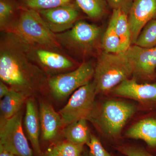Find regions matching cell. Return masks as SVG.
<instances>
[{
	"label": "cell",
	"instance_id": "cell-1",
	"mask_svg": "<svg viewBox=\"0 0 156 156\" xmlns=\"http://www.w3.org/2000/svg\"><path fill=\"white\" fill-rule=\"evenodd\" d=\"M48 78L29 57L26 42L14 33L1 32V81L11 89L27 93L48 85Z\"/></svg>",
	"mask_w": 156,
	"mask_h": 156
},
{
	"label": "cell",
	"instance_id": "cell-2",
	"mask_svg": "<svg viewBox=\"0 0 156 156\" xmlns=\"http://www.w3.org/2000/svg\"><path fill=\"white\" fill-rule=\"evenodd\" d=\"M6 32L15 34L29 44L64 52L56 34L50 30L34 10L20 7L17 19Z\"/></svg>",
	"mask_w": 156,
	"mask_h": 156
},
{
	"label": "cell",
	"instance_id": "cell-3",
	"mask_svg": "<svg viewBox=\"0 0 156 156\" xmlns=\"http://www.w3.org/2000/svg\"><path fill=\"white\" fill-rule=\"evenodd\" d=\"M134 68L126 52L118 53L103 51L95 66L94 82L97 94L106 92L129 79Z\"/></svg>",
	"mask_w": 156,
	"mask_h": 156
},
{
	"label": "cell",
	"instance_id": "cell-4",
	"mask_svg": "<svg viewBox=\"0 0 156 156\" xmlns=\"http://www.w3.org/2000/svg\"><path fill=\"white\" fill-rule=\"evenodd\" d=\"M101 33L97 25L80 20L71 28L56 34V37L62 48L71 57H86L97 48Z\"/></svg>",
	"mask_w": 156,
	"mask_h": 156
},
{
	"label": "cell",
	"instance_id": "cell-5",
	"mask_svg": "<svg viewBox=\"0 0 156 156\" xmlns=\"http://www.w3.org/2000/svg\"><path fill=\"white\" fill-rule=\"evenodd\" d=\"M95 68L92 61L84 62L74 69L50 77L48 87L54 97L63 99L90 82Z\"/></svg>",
	"mask_w": 156,
	"mask_h": 156
},
{
	"label": "cell",
	"instance_id": "cell-6",
	"mask_svg": "<svg viewBox=\"0 0 156 156\" xmlns=\"http://www.w3.org/2000/svg\"><path fill=\"white\" fill-rule=\"evenodd\" d=\"M97 93L93 81L82 86L73 93L67 104L58 113L62 126H66L79 120L90 118L94 107Z\"/></svg>",
	"mask_w": 156,
	"mask_h": 156
},
{
	"label": "cell",
	"instance_id": "cell-7",
	"mask_svg": "<svg viewBox=\"0 0 156 156\" xmlns=\"http://www.w3.org/2000/svg\"><path fill=\"white\" fill-rule=\"evenodd\" d=\"M136 111V106L132 104L120 101L108 100L101 106L97 122L107 136L116 137Z\"/></svg>",
	"mask_w": 156,
	"mask_h": 156
},
{
	"label": "cell",
	"instance_id": "cell-8",
	"mask_svg": "<svg viewBox=\"0 0 156 156\" xmlns=\"http://www.w3.org/2000/svg\"><path fill=\"white\" fill-rule=\"evenodd\" d=\"M0 145L17 156H33L23 129L21 112L9 119H1Z\"/></svg>",
	"mask_w": 156,
	"mask_h": 156
},
{
	"label": "cell",
	"instance_id": "cell-9",
	"mask_svg": "<svg viewBox=\"0 0 156 156\" xmlns=\"http://www.w3.org/2000/svg\"><path fill=\"white\" fill-rule=\"evenodd\" d=\"M26 43L29 57L45 74L58 73L59 74L77 67L74 58L65 52Z\"/></svg>",
	"mask_w": 156,
	"mask_h": 156
},
{
	"label": "cell",
	"instance_id": "cell-10",
	"mask_svg": "<svg viewBox=\"0 0 156 156\" xmlns=\"http://www.w3.org/2000/svg\"><path fill=\"white\" fill-rule=\"evenodd\" d=\"M80 9L74 2L54 9L37 11L50 30L57 34L68 30L80 20Z\"/></svg>",
	"mask_w": 156,
	"mask_h": 156
},
{
	"label": "cell",
	"instance_id": "cell-11",
	"mask_svg": "<svg viewBox=\"0 0 156 156\" xmlns=\"http://www.w3.org/2000/svg\"><path fill=\"white\" fill-rule=\"evenodd\" d=\"M156 17V0H133L128 14L132 44L146 24Z\"/></svg>",
	"mask_w": 156,
	"mask_h": 156
},
{
	"label": "cell",
	"instance_id": "cell-12",
	"mask_svg": "<svg viewBox=\"0 0 156 156\" xmlns=\"http://www.w3.org/2000/svg\"><path fill=\"white\" fill-rule=\"evenodd\" d=\"M134 68V74L143 77L155 76L156 47L145 48L134 44L125 51Z\"/></svg>",
	"mask_w": 156,
	"mask_h": 156
},
{
	"label": "cell",
	"instance_id": "cell-13",
	"mask_svg": "<svg viewBox=\"0 0 156 156\" xmlns=\"http://www.w3.org/2000/svg\"><path fill=\"white\" fill-rule=\"evenodd\" d=\"M113 93L140 102H156V83L139 84L135 79H128L115 87Z\"/></svg>",
	"mask_w": 156,
	"mask_h": 156
},
{
	"label": "cell",
	"instance_id": "cell-14",
	"mask_svg": "<svg viewBox=\"0 0 156 156\" xmlns=\"http://www.w3.org/2000/svg\"><path fill=\"white\" fill-rule=\"evenodd\" d=\"M42 137L45 140L55 138L62 126L61 117L50 104L42 102L39 110Z\"/></svg>",
	"mask_w": 156,
	"mask_h": 156
},
{
	"label": "cell",
	"instance_id": "cell-15",
	"mask_svg": "<svg viewBox=\"0 0 156 156\" xmlns=\"http://www.w3.org/2000/svg\"><path fill=\"white\" fill-rule=\"evenodd\" d=\"M24 125L34 151L37 154L41 155V151L39 142L41 127L39 113L34 101L32 99L27 101Z\"/></svg>",
	"mask_w": 156,
	"mask_h": 156
},
{
	"label": "cell",
	"instance_id": "cell-16",
	"mask_svg": "<svg viewBox=\"0 0 156 156\" xmlns=\"http://www.w3.org/2000/svg\"><path fill=\"white\" fill-rule=\"evenodd\" d=\"M128 138L144 140L148 146L156 147V119L149 118L140 120L126 131Z\"/></svg>",
	"mask_w": 156,
	"mask_h": 156
},
{
	"label": "cell",
	"instance_id": "cell-17",
	"mask_svg": "<svg viewBox=\"0 0 156 156\" xmlns=\"http://www.w3.org/2000/svg\"><path fill=\"white\" fill-rule=\"evenodd\" d=\"M110 20L122 42L123 52H125L132 44L128 15L121 10L113 9Z\"/></svg>",
	"mask_w": 156,
	"mask_h": 156
},
{
	"label": "cell",
	"instance_id": "cell-18",
	"mask_svg": "<svg viewBox=\"0 0 156 156\" xmlns=\"http://www.w3.org/2000/svg\"><path fill=\"white\" fill-rule=\"evenodd\" d=\"M27 94L11 89L0 102L1 119H9L17 113L25 101Z\"/></svg>",
	"mask_w": 156,
	"mask_h": 156
},
{
	"label": "cell",
	"instance_id": "cell-19",
	"mask_svg": "<svg viewBox=\"0 0 156 156\" xmlns=\"http://www.w3.org/2000/svg\"><path fill=\"white\" fill-rule=\"evenodd\" d=\"M63 134L68 141L76 144H87L91 138L87 119H83L66 126Z\"/></svg>",
	"mask_w": 156,
	"mask_h": 156
},
{
	"label": "cell",
	"instance_id": "cell-20",
	"mask_svg": "<svg viewBox=\"0 0 156 156\" xmlns=\"http://www.w3.org/2000/svg\"><path fill=\"white\" fill-rule=\"evenodd\" d=\"M20 6L17 0H0V30L6 32L17 19Z\"/></svg>",
	"mask_w": 156,
	"mask_h": 156
},
{
	"label": "cell",
	"instance_id": "cell-21",
	"mask_svg": "<svg viewBox=\"0 0 156 156\" xmlns=\"http://www.w3.org/2000/svg\"><path fill=\"white\" fill-rule=\"evenodd\" d=\"M101 45L104 51L107 53H118L124 52L122 42L110 20L101 38Z\"/></svg>",
	"mask_w": 156,
	"mask_h": 156
},
{
	"label": "cell",
	"instance_id": "cell-22",
	"mask_svg": "<svg viewBox=\"0 0 156 156\" xmlns=\"http://www.w3.org/2000/svg\"><path fill=\"white\" fill-rule=\"evenodd\" d=\"M75 2L80 9L90 19H99L105 12V0H75Z\"/></svg>",
	"mask_w": 156,
	"mask_h": 156
},
{
	"label": "cell",
	"instance_id": "cell-23",
	"mask_svg": "<svg viewBox=\"0 0 156 156\" xmlns=\"http://www.w3.org/2000/svg\"><path fill=\"white\" fill-rule=\"evenodd\" d=\"M22 8L36 11L49 10L75 2V0H17Z\"/></svg>",
	"mask_w": 156,
	"mask_h": 156
},
{
	"label": "cell",
	"instance_id": "cell-24",
	"mask_svg": "<svg viewBox=\"0 0 156 156\" xmlns=\"http://www.w3.org/2000/svg\"><path fill=\"white\" fill-rule=\"evenodd\" d=\"M134 44L145 48L156 47V20H152L146 24Z\"/></svg>",
	"mask_w": 156,
	"mask_h": 156
},
{
	"label": "cell",
	"instance_id": "cell-25",
	"mask_svg": "<svg viewBox=\"0 0 156 156\" xmlns=\"http://www.w3.org/2000/svg\"><path fill=\"white\" fill-rule=\"evenodd\" d=\"M83 146L67 140L59 143L53 147L61 156H81Z\"/></svg>",
	"mask_w": 156,
	"mask_h": 156
},
{
	"label": "cell",
	"instance_id": "cell-26",
	"mask_svg": "<svg viewBox=\"0 0 156 156\" xmlns=\"http://www.w3.org/2000/svg\"><path fill=\"white\" fill-rule=\"evenodd\" d=\"M89 147L90 156H111L108 152L97 137L91 135L89 142L87 144Z\"/></svg>",
	"mask_w": 156,
	"mask_h": 156
},
{
	"label": "cell",
	"instance_id": "cell-27",
	"mask_svg": "<svg viewBox=\"0 0 156 156\" xmlns=\"http://www.w3.org/2000/svg\"><path fill=\"white\" fill-rule=\"evenodd\" d=\"M118 150L126 156H155L142 148L132 146H120Z\"/></svg>",
	"mask_w": 156,
	"mask_h": 156
},
{
	"label": "cell",
	"instance_id": "cell-28",
	"mask_svg": "<svg viewBox=\"0 0 156 156\" xmlns=\"http://www.w3.org/2000/svg\"><path fill=\"white\" fill-rule=\"evenodd\" d=\"M106 1L113 10L119 9L128 15L133 2V0H106Z\"/></svg>",
	"mask_w": 156,
	"mask_h": 156
},
{
	"label": "cell",
	"instance_id": "cell-29",
	"mask_svg": "<svg viewBox=\"0 0 156 156\" xmlns=\"http://www.w3.org/2000/svg\"><path fill=\"white\" fill-rule=\"evenodd\" d=\"M11 90V88L8 87V85L2 81H0V98H2L5 96Z\"/></svg>",
	"mask_w": 156,
	"mask_h": 156
},
{
	"label": "cell",
	"instance_id": "cell-30",
	"mask_svg": "<svg viewBox=\"0 0 156 156\" xmlns=\"http://www.w3.org/2000/svg\"><path fill=\"white\" fill-rule=\"evenodd\" d=\"M44 156H61L59 154L53 147L48 149V151L45 153Z\"/></svg>",
	"mask_w": 156,
	"mask_h": 156
},
{
	"label": "cell",
	"instance_id": "cell-31",
	"mask_svg": "<svg viewBox=\"0 0 156 156\" xmlns=\"http://www.w3.org/2000/svg\"><path fill=\"white\" fill-rule=\"evenodd\" d=\"M0 156H17L6 150L2 146L0 145Z\"/></svg>",
	"mask_w": 156,
	"mask_h": 156
},
{
	"label": "cell",
	"instance_id": "cell-32",
	"mask_svg": "<svg viewBox=\"0 0 156 156\" xmlns=\"http://www.w3.org/2000/svg\"><path fill=\"white\" fill-rule=\"evenodd\" d=\"M90 156L89 155V153L87 152H84L82 154V156Z\"/></svg>",
	"mask_w": 156,
	"mask_h": 156
},
{
	"label": "cell",
	"instance_id": "cell-33",
	"mask_svg": "<svg viewBox=\"0 0 156 156\" xmlns=\"http://www.w3.org/2000/svg\"><path fill=\"white\" fill-rule=\"evenodd\" d=\"M155 76V77H156V73L155 74V76Z\"/></svg>",
	"mask_w": 156,
	"mask_h": 156
}]
</instances>
